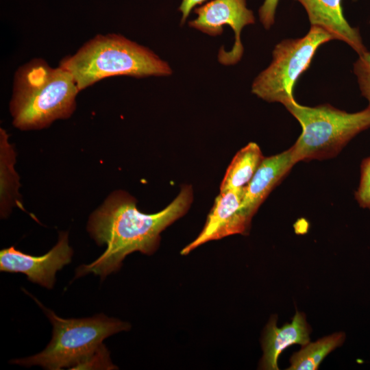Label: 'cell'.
<instances>
[{"label":"cell","mask_w":370,"mask_h":370,"mask_svg":"<svg viewBox=\"0 0 370 370\" xmlns=\"http://www.w3.org/2000/svg\"><path fill=\"white\" fill-rule=\"evenodd\" d=\"M193 200L190 185H184L177 197L163 210L153 214L139 211L129 193H112L90 217L87 230L105 251L94 262L76 269L75 278L93 273L104 280L118 271L125 258L134 251L151 255L158 248L160 234L183 217Z\"/></svg>","instance_id":"1"},{"label":"cell","mask_w":370,"mask_h":370,"mask_svg":"<svg viewBox=\"0 0 370 370\" xmlns=\"http://www.w3.org/2000/svg\"><path fill=\"white\" fill-rule=\"evenodd\" d=\"M53 325L52 338L41 352L12 363L29 367L34 365L49 370L72 369H117L110 361L103 344L107 337L130 330L128 323L103 314L82 319H62L34 299Z\"/></svg>","instance_id":"2"},{"label":"cell","mask_w":370,"mask_h":370,"mask_svg":"<svg viewBox=\"0 0 370 370\" xmlns=\"http://www.w3.org/2000/svg\"><path fill=\"white\" fill-rule=\"evenodd\" d=\"M79 92L69 71L34 59L14 75L10 103L13 125L22 130H39L57 119H67L75 109Z\"/></svg>","instance_id":"3"},{"label":"cell","mask_w":370,"mask_h":370,"mask_svg":"<svg viewBox=\"0 0 370 370\" xmlns=\"http://www.w3.org/2000/svg\"><path fill=\"white\" fill-rule=\"evenodd\" d=\"M60 66L73 75L79 91L112 76L139 78L173 73L169 63L149 48L114 34L96 36L73 56L64 58Z\"/></svg>","instance_id":"4"},{"label":"cell","mask_w":370,"mask_h":370,"mask_svg":"<svg viewBox=\"0 0 370 370\" xmlns=\"http://www.w3.org/2000/svg\"><path fill=\"white\" fill-rule=\"evenodd\" d=\"M301 133L292 146L297 163L336 157L356 136L370 128V108L349 113L330 104L305 106L295 100L284 106Z\"/></svg>","instance_id":"5"},{"label":"cell","mask_w":370,"mask_h":370,"mask_svg":"<svg viewBox=\"0 0 370 370\" xmlns=\"http://www.w3.org/2000/svg\"><path fill=\"white\" fill-rule=\"evenodd\" d=\"M332 40L329 33L311 26L304 37L281 41L273 51L271 64L254 80L251 92L284 106L295 101L293 90L299 77L308 68L317 49Z\"/></svg>","instance_id":"6"},{"label":"cell","mask_w":370,"mask_h":370,"mask_svg":"<svg viewBox=\"0 0 370 370\" xmlns=\"http://www.w3.org/2000/svg\"><path fill=\"white\" fill-rule=\"evenodd\" d=\"M197 17L189 21L190 27L211 36H220L224 25L234 32V43L227 51L221 48L218 60L223 65L236 64L242 58L243 46L241 34L243 29L254 24L253 12L247 7L246 0H212L195 10Z\"/></svg>","instance_id":"7"},{"label":"cell","mask_w":370,"mask_h":370,"mask_svg":"<svg viewBox=\"0 0 370 370\" xmlns=\"http://www.w3.org/2000/svg\"><path fill=\"white\" fill-rule=\"evenodd\" d=\"M68 238L67 232H60L56 245L40 256L24 254L13 246L3 249L0 251V271L24 273L29 281L51 289L56 272L71 261L73 252Z\"/></svg>","instance_id":"8"},{"label":"cell","mask_w":370,"mask_h":370,"mask_svg":"<svg viewBox=\"0 0 370 370\" xmlns=\"http://www.w3.org/2000/svg\"><path fill=\"white\" fill-rule=\"evenodd\" d=\"M245 189V187L219 193L207 216L202 230L197 238L182 249V255H187L199 246L211 241L234 234L247 235L249 233L251 220L241 209Z\"/></svg>","instance_id":"9"},{"label":"cell","mask_w":370,"mask_h":370,"mask_svg":"<svg viewBox=\"0 0 370 370\" xmlns=\"http://www.w3.org/2000/svg\"><path fill=\"white\" fill-rule=\"evenodd\" d=\"M295 164L292 147L280 153L264 158L245 187L241 204L243 213L250 220Z\"/></svg>","instance_id":"10"},{"label":"cell","mask_w":370,"mask_h":370,"mask_svg":"<svg viewBox=\"0 0 370 370\" xmlns=\"http://www.w3.org/2000/svg\"><path fill=\"white\" fill-rule=\"evenodd\" d=\"M305 8L311 26L319 27L333 39L350 46L358 56L367 51L358 29L352 27L343 16L341 0H296Z\"/></svg>","instance_id":"11"},{"label":"cell","mask_w":370,"mask_h":370,"mask_svg":"<svg viewBox=\"0 0 370 370\" xmlns=\"http://www.w3.org/2000/svg\"><path fill=\"white\" fill-rule=\"evenodd\" d=\"M276 321V317H271L264 332L263 355L260 364L262 369H279L278 358L285 349L294 344L304 346L310 342L311 329L304 313L297 311L292 321L281 328L277 327Z\"/></svg>","instance_id":"12"},{"label":"cell","mask_w":370,"mask_h":370,"mask_svg":"<svg viewBox=\"0 0 370 370\" xmlns=\"http://www.w3.org/2000/svg\"><path fill=\"white\" fill-rule=\"evenodd\" d=\"M264 158L259 145L254 142L241 148L226 170L220 185V193L246 187Z\"/></svg>","instance_id":"13"},{"label":"cell","mask_w":370,"mask_h":370,"mask_svg":"<svg viewBox=\"0 0 370 370\" xmlns=\"http://www.w3.org/2000/svg\"><path fill=\"white\" fill-rule=\"evenodd\" d=\"M345 339L344 332H336L326 336L313 343H308L294 353L290 358L288 370L318 369L323 359L336 348L343 345Z\"/></svg>","instance_id":"14"},{"label":"cell","mask_w":370,"mask_h":370,"mask_svg":"<svg viewBox=\"0 0 370 370\" xmlns=\"http://www.w3.org/2000/svg\"><path fill=\"white\" fill-rule=\"evenodd\" d=\"M8 136L1 129V212L6 214L11 205L18 203V177L14 169L15 154Z\"/></svg>","instance_id":"15"},{"label":"cell","mask_w":370,"mask_h":370,"mask_svg":"<svg viewBox=\"0 0 370 370\" xmlns=\"http://www.w3.org/2000/svg\"><path fill=\"white\" fill-rule=\"evenodd\" d=\"M354 73L357 77L358 82L362 95L368 101V107L370 108V52L365 51L359 55V58L354 63Z\"/></svg>","instance_id":"16"},{"label":"cell","mask_w":370,"mask_h":370,"mask_svg":"<svg viewBox=\"0 0 370 370\" xmlns=\"http://www.w3.org/2000/svg\"><path fill=\"white\" fill-rule=\"evenodd\" d=\"M354 196L361 208L370 210V156L361 162L360 181Z\"/></svg>","instance_id":"17"},{"label":"cell","mask_w":370,"mask_h":370,"mask_svg":"<svg viewBox=\"0 0 370 370\" xmlns=\"http://www.w3.org/2000/svg\"><path fill=\"white\" fill-rule=\"evenodd\" d=\"M278 2L279 0H264L259 9L260 21L267 29H269L274 23Z\"/></svg>","instance_id":"18"},{"label":"cell","mask_w":370,"mask_h":370,"mask_svg":"<svg viewBox=\"0 0 370 370\" xmlns=\"http://www.w3.org/2000/svg\"><path fill=\"white\" fill-rule=\"evenodd\" d=\"M207 0H182L179 10L182 13L181 24H184L192 10L197 5H201Z\"/></svg>","instance_id":"19"}]
</instances>
